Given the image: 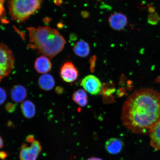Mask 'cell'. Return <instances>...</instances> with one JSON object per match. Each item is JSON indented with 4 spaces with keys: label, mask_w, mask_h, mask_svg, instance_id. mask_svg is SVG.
I'll list each match as a JSON object with an SVG mask.
<instances>
[{
    "label": "cell",
    "mask_w": 160,
    "mask_h": 160,
    "mask_svg": "<svg viewBox=\"0 0 160 160\" xmlns=\"http://www.w3.org/2000/svg\"><path fill=\"white\" fill-rule=\"evenodd\" d=\"M124 127L131 133L145 135L160 120V95L153 89L137 90L122 108Z\"/></svg>",
    "instance_id": "obj_1"
},
{
    "label": "cell",
    "mask_w": 160,
    "mask_h": 160,
    "mask_svg": "<svg viewBox=\"0 0 160 160\" xmlns=\"http://www.w3.org/2000/svg\"><path fill=\"white\" fill-rule=\"evenodd\" d=\"M30 43L28 47L50 59L61 52L66 42L57 30L48 27L27 28Z\"/></svg>",
    "instance_id": "obj_2"
},
{
    "label": "cell",
    "mask_w": 160,
    "mask_h": 160,
    "mask_svg": "<svg viewBox=\"0 0 160 160\" xmlns=\"http://www.w3.org/2000/svg\"><path fill=\"white\" fill-rule=\"evenodd\" d=\"M43 0H8V7L12 20L24 22L41 8Z\"/></svg>",
    "instance_id": "obj_3"
},
{
    "label": "cell",
    "mask_w": 160,
    "mask_h": 160,
    "mask_svg": "<svg viewBox=\"0 0 160 160\" xmlns=\"http://www.w3.org/2000/svg\"><path fill=\"white\" fill-rule=\"evenodd\" d=\"M15 58L12 51L0 43V82L8 76L14 67Z\"/></svg>",
    "instance_id": "obj_4"
},
{
    "label": "cell",
    "mask_w": 160,
    "mask_h": 160,
    "mask_svg": "<svg viewBox=\"0 0 160 160\" xmlns=\"http://www.w3.org/2000/svg\"><path fill=\"white\" fill-rule=\"evenodd\" d=\"M26 141L30 143H24L21 146L19 157L20 160H37L42 151L41 143L35 140L33 135L28 136Z\"/></svg>",
    "instance_id": "obj_5"
},
{
    "label": "cell",
    "mask_w": 160,
    "mask_h": 160,
    "mask_svg": "<svg viewBox=\"0 0 160 160\" xmlns=\"http://www.w3.org/2000/svg\"><path fill=\"white\" fill-rule=\"evenodd\" d=\"M81 85L85 91L92 95H97L99 94L102 87L100 80L93 75L86 76L82 80Z\"/></svg>",
    "instance_id": "obj_6"
},
{
    "label": "cell",
    "mask_w": 160,
    "mask_h": 160,
    "mask_svg": "<svg viewBox=\"0 0 160 160\" xmlns=\"http://www.w3.org/2000/svg\"><path fill=\"white\" fill-rule=\"evenodd\" d=\"M60 75L63 81L72 83L77 80L78 76V71L73 63L67 61L62 65L60 69Z\"/></svg>",
    "instance_id": "obj_7"
},
{
    "label": "cell",
    "mask_w": 160,
    "mask_h": 160,
    "mask_svg": "<svg viewBox=\"0 0 160 160\" xmlns=\"http://www.w3.org/2000/svg\"><path fill=\"white\" fill-rule=\"evenodd\" d=\"M110 27L114 30H122L127 24V18L122 13H115L110 16L109 19Z\"/></svg>",
    "instance_id": "obj_8"
},
{
    "label": "cell",
    "mask_w": 160,
    "mask_h": 160,
    "mask_svg": "<svg viewBox=\"0 0 160 160\" xmlns=\"http://www.w3.org/2000/svg\"><path fill=\"white\" fill-rule=\"evenodd\" d=\"M124 146L123 142L118 138H112L107 140L105 143V149L108 153L117 155L121 152Z\"/></svg>",
    "instance_id": "obj_9"
},
{
    "label": "cell",
    "mask_w": 160,
    "mask_h": 160,
    "mask_svg": "<svg viewBox=\"0 0 160 160\" xmlns=\"http://www.w3.org/2000/svg\"><path fill=\"white\" fill-rule=\"evenodd\" d=\"M34 67L38 73L45 74L51 71L52 65L49 58L42 55L36 59Z\"/></svg>",
    "instance_id": "obj_10"
},
{
    "label": "cell",
    "mask_w": 160,
    "mask_h": 160,
    "mask_svg": "<svg viewBox=\"0 0 160 160\" xmlns=\"http://www.w3.org/2000/svg\"><path fill=\"white\" fill-rule=\"evenodd\" d=\"M149 134L150 145L153 149L160 151V120L152 128Z\"/></svg>",
    "instance_id": "obj_11"
},
{
    "label": "cell",
    "mask_w": 160,
    "mask_h": 160,
    "mask_svg": "<svg viewBox=\"0 0 160 160\" xmlns=\"http://www.w3.org/2000/svg\"><path fill=\"white\" fill-rule=\"evenodd\" d=\"M11 99L16 103L22 102L27 97V91L26 88L21 85H16L12 88L10 91Z\"/></svg>",
    "instance_id": "obj_12"
},
{
    "label": "cell",
    "mask_w": 160,
    "mask_h": 160,
    "mask_svg": "<svg viewBox=\"0 0 160 160\" xmlns=\"http://www.w3.org/2000/svg\"><path fill=\"white\" fill-rule=\"evenodd\" d=\"M38 83L40 88L45 91H49L54 87L55 81L51 75L45 74L41 76Z\"/></svg>",
    "instance_id": "obj_13"
},
{
    "label": "cell",
    "mask_w": 160,
    "mask_h": 160,
    "mask_svg": "<svg viewBox=\"0 0 160 160\" xmlns=\"http://www.w3.org/2000/svg\"><path fill=\"white\" fill-rule=\"evenodd\" d=\"M73 50L74 53L78 57L85 58L89 55L90 48L87 42L80 40L74 45Z\"/></svg>",
    "instance_id": "obj_14"
},
{
    "label": "cell",
    "mask_w": 160,
    "mask_h": 160,
    "mask_svg": "<svg viewBox=\"0 0 160 160\" xmlns=\"http://www.w3.org/2000/svg\"><path fill=\"white\" fill-rule=\"evenodd\" d=\"M22 113L26 118L31 119L35 115V106L31 101L30 100H26L22 102L21 105Z\"/></svg>",
    "instance_id": "obj_15"
},
{
    "label": "cell",
    "mask_w": 160,
    "mask_h": 160,
    "mask_svg": "<svg viewBox=\"0 0 160 160\" xmlns=\"http://www.w3.org/2000/svg\"><path fill=\"white\" fill-rule=\"evenodd\" d=\"M72 99L81 107H85L88 104V96L85 91L83 89H79L75 91L72 95Z\"/></svg>",
    "instance_id": "obj_16"
},
{
    "label": "cell",
    "mask_w": 160,
    "mask_h": 160,
    "mask_svg": "<svg viewBox=\"0 0 160 160\" xmlns=\"http://www.w3.org/2000/svg\"><path fill=\"white\" fill-rule=\"evenodd\" d=\"M160 21L159 16L157 13H151L148 17V23L152 25H156Z\"/></svg>",
    "instance_id": "obj_17"
},
{
    "label": "cell",
    "mask_w": 160,
    "mask_h": 160,
    "mask_svg": "<svg viewBox=\"0 0 160 160\" xmlns=\"http://www.w3.org/2000/svg\"><path fill=\"white\" fill-rule=\"evenodd\" d=\"M7 98V94L5 90L0 87V105L5 102Z\"/></svg>",
    "instance_id": "obj_18"
},
{
    "label": "cell",
    "mask_w": 160,
    "mask_h": 160,
    "mask_svg": "<svg viewBox=\"0 0 160 160\" xmlns=\"http://www.w3.org/2000/svg\"><path fill=\"white\" fill-rule=\"evenodd\" d=\"M6 109L9 113L12 112L14 111L15 109V106L12 103H8L6 105Z\"/></svg>",
    "instance_id": "obj_19"
},
{
    "label": "cell",
    "mask_w": 160,
    "mask_h": 160,
    "mask_svg": "<svg viewBox=\"0 0 160 160\" xmlns=\"http://www.w3.org/2000/svg\"><path fill=\"white\" fill-rule=\"evenodd\" d=\"M4 1L5 0H0V19L5 16V9L3 7Z\"/></svg>",
    "instance_id": "obj_20"
},
{
    "label": "cell",
    "mask_w": 160,
    "mask_h": 160,
    "mask_svg": "<svg viewBox=\"0 0 160 160\" xmlns=\"http://www.w3.org/2000/svg\"><path fill=\"white\" fill-rule=\"evenodd\" d=\"M7 154L4 152H0V159H4L7 157Z\"/></svg>",
    "instance_id": "obj_21"
},
{
    "label": "cell",
    "mask_w": 160,
    "mask_h": 160,
    "mask_svg": "<svg viewBox=\"0 0 160 160\" xmlns=\"http://www.w3.org/2000/svg\"><path fill=\"white\" fill-rule=\"evenodd\" d=\"M56 92L58 94H61L63 92L62 88L61 87H58L55 89Z\"/></svg>",
    "instance_id": "obj_22"
},
{
    "label": "cell",
    "mask_w": 160,
    "mask_h": 160,
    "mask_svg": "<svg viewBox=\"0 0 160 160\" xmlns=\"http://www.w3.org/2000/svg\"><path fill=\"white\" fill-rule=\"evenodd\" d=\"M53 1L57 5H60L62 3V0H53Z\"/></svg>",
    "instance_id": "obj_23"
},
{
    "label": "cell",
    "mask_w": 160,
    "mask_h": 160,
    "mask_svg": "<svg viewBox=\"0 0 160 160\" xmlns=\"http://www.w3.org/2000/svg\"><path fill=\"white\" fill-rule=\"evenodd\" d=\"M82 15L83 17L87 18L88 17L89 13L87 12L83 11L82 12Z\"/></svg>",
    "instance_id": "obj_24"
},
{
    "label": "cell",
    "mask_w": 160,
    "mask_h": 160,
    "mask_svg": "<svg viewBox=\"0 0 160 160\" xmlns=\"http://www.w3.org/2000/svg\"><path fill=\"white\" fill-rule=\"evenodd\" d=\"M148 11L149 12L151 13H152L155 12V9L153 7H150L149 8Z\"/></svg>",
    "instance_id": "obj_25"
},
{
    "label": "cell",
    "mask_w": 160,
    "mask_h": 160,
    "mask_svg": "<svg viewBox=\"0 0 160 160\" xmlns=\"http://www.w3.org/2000/svg\"><path fill=\"white\" fill-rule=\"evenodd\" d=\"M87 160H103L100 158L97 157H91L89 158Z\"/></svg>",
    "instance_id": "obj_26"
},
{
    "label": "cell",
    "mask_w": 160,
    "mask_h": 160,
    "mask_svg": "<svg viewBox=\"0 0 160 160\" xmlns=\"http://www.w3.org/2000/svg\"><path fill=\"white\" fill-rule=\"evenodd\" d=\"M3 146V142L1 136H0V149H1Z\"/></svg>",
    "instance_id": "obj_27"
}]
</instances>
